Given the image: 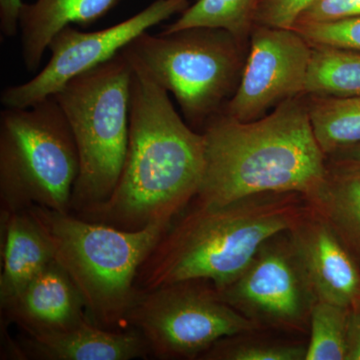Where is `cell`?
<instances>
[{
    "mask_svg": "<svg viewBox=\"0 0 360 360\" xmlns=\"http://www.w3.org/2000/svg\"><path fill=\"white\" fill-rule=\"evenodd\" d=\"M203 170V134L187 124L167 90L134 70L120 180L108 200L77 217L129 231L170 225L198 195Z\"/></svg>",
    "mask_w": 360,
    "mask_h": 360,
    "instance_id": "cell-1",
    "label": "cell"
},
{
    "mask_svg": "<svg viewBox=\"0 0 360 360\" xmlns=\"http://www.w3.org/2000/svg\"><path fill=\"white\" fill-rule=\"evenodd\" d=\"M201 205H229L264 193H296L309 200L326 176L328 156L312 129L305 96L243 122L224 113L206 124Z\"/></svg>",
    "mask_w": 360,
    "mask_h": 360,
    "instance_id": "cell-2",
    "label": "cell"
},
{
    "mask_svg": "<svg viewBox=\"0 0 360 360\" xmlns=\"http://www.w3.org/2000/svg\"><path fill=\"white\" fill-rule=\"evenodd\" d=\"M309 207L305 196L296 193L258 194L220 206L193 200L141 264L136 290L195 279L224 290L248 269L265 241L290 231Z\"/></svg>",
    "mask_w": 360,
    "mask_h": 360,
    "instance_id": "cell-3",
    "label": "cell"
},
{
    "mask_svg": "<svg viewBox=\"0 0 360 360\" xmlns=\"http://www.w3.org/2000/svg\"><path fill=\"white\" fill-rule=\"evenodd\" d=\"M28 210L51 239L54 259L84 296L90 321L108 330L129 328L137 274L169 224L122 231L42 206Z\"/></svg>",
    "mask_w": 360,
    "mask_h": 360,
    "instance_id": "cell-4",
    "label": "cell"
},
{
    "mask_svg": "<svg viewBox=\"0 0 360 360\" xmlns=\"http://www.w3.org/2000/svg\"><path fill=\"white\" fill-rule=\"evenodd\" d=\"M248 41L221 28L198 26L143 32L122 51L134 70L174 96L187 124L201 132L236 94Z\"/></svg>",
    "mask_w": 360,
    "mask_h": 360,
    "instance_id": "cell-5",
    "label": "cell"
},
{
    "mask_svg": "<svg viewBox=\"0 0 360 360\" xmlns=\"http://www.w3.org/2000/svg\"><path fill=\"white\" fill-rule=\"evenodd\" d=\"M134 68L122 51L72 78L54 98L68 118L79 155L70 213L103 205L115 191L127 156Z\"/></svg>",
    "mask_w": 360,
    "mask_h": 360,
    "instance_id": "cell-6",
    "label": "cell"
},
{
    "mask_svg": "<svg viewBox=\"0 0 360 360\" xmlns=\"http://www.w3.org/2000/svg\"><path fill=\"white\" fill-rule=\"evenodd\" d=\"M79 155L54 96L0 112V217L42 206L70 213Z\"/></svg>",
    "mask_w": 360,
    "mask_h": 360,
    "instance_id": "cell-7",
    "label": "cell"
},
{
    "mask_svg": "<svg viewBox=\"0 0 360 360\" xmlns=\"http://www.w3.org/2000/svg\"><path fill=\"white\" fill-rule=\"evenodd\" d=\"M127 322L161 360L200 359L225 338L264 330L200 279L139 290Z\"/></svg>",
    "mask_w": 360,
    "mask_h": 360,
    "instance_id": "cell-8",
    "label": "cell"
},
{
    "mask_svg": "<svg viewBox=\"0 0 360 360\" xmlns=\"http://www.w3.org/2000/svg\"><path fill=\"white\" fill-rule=\"evenodd\" d=\"M219 293L264 330L290 333L309 330L316 302L290 231L265 241L248 269Z\"/></svg>",
    "mask_w": 360,
    "mask_h": 360,
    "instance_id": "cell-9",
    "label": "cell"
},
{
    "mask_svg": "<svg viewBox=\"0 0 360 360\" xmlns=\"http://www.w3.org/2000/svg\"><path fill=\"white\" fill-rule=\"evenodd\" d=\"M191 4V0H155L127 20L97 32L65 26L49 42L51 58L44 68L32 79L2 90V105L28 108L56 96L72 78L110 60L142 33L179 15Z\"/></svg>",
    "mask_w": 360,
    "mask_h": 360,
    "instance_id": "cell-10",
    "label": "cell"
},
{
    "mask_svg": "<svg viewBox=\"0 0 360 360\" xmlns=\"http://www.w3.org/2000/svg\"><path fill=\"white\" fill-rule=\"evenodd\" d=\"M311 45L292 28L253 25L236 94L224 115L248 122L304 96Z\"/></svg>",
    "mask_w": 360,
    "mask_h": 360,
    "instance_id": "cell-11",
    "label": "cell"
},
{
    "mask_svg": "<svg viewBox=\"0 0 360 360\" xmlns=\"http://www.w3.org/2000/svg\"><path fill=\"white\" fill-rule=\"evenodd\" d=\"M290 231L316 300L348 309L359 302V265L328 222L309 205Z\"/></svg>",
    "mask_w": 360,
    "mask_h": 360,
    "instance_id": "cell-12",
    "label": "cell"
},
{
    "mask_svg": "<svg viewBox=\"0 0 360 360\" xmlns=\"http://www.w3.org/2000/svg\"><path fill=\"white\" fill-rule=\"evenodd\" d=\"M87 319L84 296L56 259L1 307V326L14 323L30 335L65 330Z\"/></svg>",
    "mask_w": 360,
    "mask_h": 360,
    "instance_id": "cell-13",
    "label": "cell"
},
{
    "mask_svg": "<svg viewBox=\"0 0 360 360\" xmlns=\"http://www.w3.org/2000/svg\"><path fill=\"white\" fill-rule=\"evenodd\" d=\"M20 359L130 360L148 359L146 340L136 329L108 330L89 319L73 328L15 340Z\"/></svg>",
    "mask_w": 360,
    "mask_h": 360,
    "instance_id": "cell-14",
    "label": "cell"
},
{
    "mask_svg": "<svg viewBox=\"0 0 360 360\" xmlns=\"http://www.w3.org/2000/svg\"><path fill=\"white\" fill-rule=\"evenodd\" d=\"M1 220L2 272L0 307L14 300L54 259L46 231L30 210L11 213Z\"/></svg>",
    "mask_w": 360,
    "mask_h": 360,
    "instance_id": "cell-15",
    "label": "cell"
},
{
    "mask_svg": "<svg viewBox=\"0 0 360 360\" xmlns=\"http://www.w3.org/2000/svg\"><path fill=\"white\" fill-rule=\"evenodd\" d=\"M122 0H34L22 2L18 14L20 52L26 70L39 68L52 37L68 25L101 20Z\"/></svg>",
    "mask_w": 360,
    "mask_h": 360,
    "instance_id": "cell-16",
    "label": "cell"
},
{
    "mask_svg": "<svg viewBox=\"0 0 360 360\" xmlns=\"http://www.w3.org/2000/svg\"><path fill=\"white\" fill-rule=\"evenodd\" d=\"M307 201L360 267V162L328 158L323 182Z\"/></svg>",
    "mask_w": 360,
    "mask_h": 360,
    "instance_id": "cell-17",
    "label": "cell"
},
{
    "mask_svg": "<svg viewBox=\"0 0 360 360\" xmlns=\"http://www.w3.org/2000/svg\"><path fill=\"white\" fill-rule=\"evenodd\" d=\"M304 96L336 98L360 96V51L311 45Z\"/></svg>",
    "mask_w": 360,
    "mask_h": 360,
    "instance_id": "cell-18",
    "label": "cell"
},
{
    "mask_svg": "<svg viewBox=\"0 0 360 360\" xmlns=\"http://www.w3.org/2000/svg\"><path fill=\"white\" fill-rule=\"evenodd\" d=\"M305 98L315 137L326 156L360 143V96Z\"/></svg>",
    "mask_w": 360,
    "mask_h": 360,
    "instance_id": "cell-19",
    "label": "cell"
},
{
    "mask_svg": "<svg viewBox=\"0 0 360 360\" xmlns=\"http://www.w3.org/2000/svg\"><path fill=\"white\" fill-rule=\"evenodd\" d=\"M257 4V0H196L162 32L205 26L221 28L248 41Z\"/></svg>",
    "mask_w": 360,
    "mask_h": 360,
    "instance_id": "cell-20",
    "label": "cell"
},
{
    "mask_svg": "<svg viewBox=\"0 0 360 360\" xmlns=\"http://www.w3.org/2000/svg\"><path fill=\"white\" fill-rule=\"evenodd\" d=\"M348 314V307L322 300L314 302L305 360H347Z\"/></svg>",
    "mask_w": 360,
    "mask_h": 360,
    "instance_id": "cell-21",
    "label": "cell"
},
{
    "mask_svg": "<svg viewBox=\"0 0 360 360\" xmlns=\"http://www.w3.org/2000/svg\"><path fill=\"white\" fill-rule=\"evenodd\" d=\"M257 333L229 336L217 341L200 359L305 360L307 345L304 343L255 338Z\"/></svg>",
    "mask_w": 360,
    "mask_h": 360,
    "instance_id": "cell-22",
    "label": "cell"
},
{
    "mask_svg": "<svg viewBox=\"0 0 360 360\" xmlns=\"http://www.w3.org/2000/svg\"><path fill=\"white\" fill-rule=\"evenodd\" d=\"M310 45L343 47L360 51V16L326 23L293 26Z\"/></svg>",
    "mask_w": 360,
    "mask_h": 360,
    "instance_id": "cell-23",
    "label": "cell"
},
{
    "mask_svg": "<svg viewBox=\"0 0 360 360\" xmlns=\"http://www.w3.org/2000/svg\"><path fill=\"white\" fill-rule=\"evenodd\" d=\"M316 0H257L255 25L292 28L300 14Z\"/></svg>",
    "mask_w": 360,
    "mask_h": 360,
    "instance_id": "cell-24",
    "label": "cell"
},
{
    "mask_svg": "<svg viewBox=\"0 0 360 360\" xmlns=\"http://www.w3.org/2000/svg\"><path fill=\"white\" fill-rule=\"evenodd\" d=\"M360 16V0H316L300 14L295 25L333 22Z\"/></svg>",
    "mask_w": 360,
    "mask_h": 360,
    "instance_id": "cell-25",
    "label": "cell"
},
{
    "mask_svg": "<svg viewBox=\"0 0 360 360\" xmlns=\"http://www.w3.org/2000/svg\"><path fill=\"white\" fill-rule=\"evenodd\" d=\"M22 0H0V30L4 37L18 34V14Z\"/></svg>",
    "mask_w": 360,
    "mask_h": 360,
    "instance_id": "cell-26",
    "label": "cell"
},
{
    "mask_svg": "<svg viewBox=\"0 0 360 360\" xmlns=\"http://www.w3.org/2000/svg\"><path fill=\"white\" fill-rule=\"evenodd\" d=\"M347 360H360V302L349 307L347 331Z\"/></svg>",
    "mask_w": 360,
    "mask_h": 360,
    "instance_id": "cell-27",
    "label": "cell"
},
{
    "mask_svg": "<svg viewBox=\"0 0 360 360\" xmlns=\"http://www.w3.org/2000/svg\"><path fill=\"white\" fill-rule=\"evenodd\" d=\"M328 158L360 162V143L355 144V146H350V148L341 149V150L328 156Z\"/></svg>",
    "mask_w": 360,
    "mask_h": 360,
    "instance_id": "cell-28",
    "label": "cell"
}]
</instances>
